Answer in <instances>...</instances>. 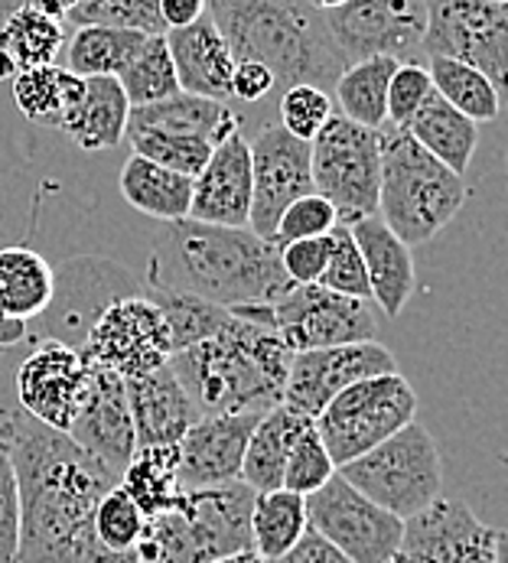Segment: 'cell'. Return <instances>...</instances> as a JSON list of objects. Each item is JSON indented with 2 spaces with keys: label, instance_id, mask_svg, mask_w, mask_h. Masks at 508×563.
<instances>
[{
  "label": "cell",
  "instance_id": "obj_16",
  "mask_svg": "<svg viewBox=\"0 0 508 563\" xmlns=\"http://www.w3.org/2000/svg\"><path fill=\"white\" fill-rule=\"evenodd\" d=\"M270 313H274V329L280 332L290 352L368 342L375 339L378 329L372 303L339 297L320 284L287 290L280 300L270 303Z\"/></svg>",
  "mask_w": 508,
  "mask_h": 563
},
{
  "label": "cell",
  "instance_id": "obj_43",
  "mask_svg": "<svg viewBox=\"0 0 508 563\" xmlns=\"http://www.w3.org/2000/svg\"><path fill=\"white\" fill-rule=\"evenodd\" d=\"M336 476V463L330 460L313 420L303 427V433L294 440L290 446V456L284 463V479H280V488L287 492H297V495H313L320 485H327V479Z\"/></svg>",
  "mask_w": 508,
  "mask_h": 563
},
{
  "label": "cell",
  "instance_id": "obj_46",
  "mask_svg": "<svg viewBox=\"0 0 508 563\" xmlns=\"http://www.w3.org/2000/svg\"><path fill=\"white\" fill-rule=\"evenodd\" d=\"M336 225V209H333L323 196L310 192V196L294 199V202L280 212L277 229H274V244H290L300 242V239H320V235H330Z\"/></svg>",
  "mask_w": 508,
  "mask_h": 563
},
{
  "label": "cell",
  "instance_id": "obj_40",
  "mask_svg": "<svg viewBox=\"0 0 508 563\" xmlns=\"http://www.w3.org/2000/svg\"><path fill=\"white\" fill-rule=\"evenodd\" d=\"M118 85H121L131 108L154 104V101H164L169 95H176L179 81H176V69H173V59H169L167 40L164 36H147L144 49L118 76Z\"/></svg>",
  "mask_w": 508,
  "mask_h": 563
},
{
  "label": "cell",
  "instance_id": "obj_21",
  "mask_svg": "<svg viewBox=\"0 0 508 563\" xmlns=\"http://www.w3.org/2000/svg\"><path fill=\"white\" fill-rule=\"evenodd\" d=\"M91 460H98L114 479H121L124 466L131 463L137 443H134V423L131 407L124 395V378L91 365L85 398L66 430Z\"/></svg>",
  "mask_w": 508,
  "mask_h": 563
},
{
  "label": "cell",
  "instance_id": "obj_5",
  "mask_svg": "<svg viewBox=\"0 0 508 563\" xmlns=\"http://www.w3.org/2000/svg\"><path fill=\"white\" fill-rule=\"evenodd\" d=\"M254 488L235 483L179 488L167 511L147 518L137 563H212L252 551Z\"/></svg>",
  "mask_w": 508,
  "mask_h": 563
},
{
  "label": "cell",
  "instance_id": "obj_32",
  "mask_svg": "<svg viewBox=\"0 0 508 563\" xmlns=\"http://www.w3.org/2000/svg\"><path fill=\"white\" fill-rule=\"evenodd\" d=\"M56 287V271L49 261L23 244L0 247V313L16 320H36Z\"/></svg>",
  "mask_w": 508,
  "mask_h": 563
},
{
  "label": "cell",
  "instance_id": "obj_18",
  "mask_svg": "<svg viewBox=\"0 0 508 563\" xmlns=\"http://www.w3.org/2000/svg\"><path fill=\"white\" fill-rule=\"evenodd\" d=\"M391 372H398V362H395L391 349H385L375 339L336 345V349L294 352L280 404L317 420V413L333 401L342 388H349L362 378L391 375Z\"/></svg>",
  "mask_w": 508,
  "mask_h": 563
},
{
  "label": "cell",
  "instance_id": "obj_53",
  "mask_svg": "<svg viewBox=\"0 0 508 563\" xmlns=\"http://www.w3.org/2000/svg\"><path fill=\"white\" fill-rule=\"evenodd\" d=\"M30 335V322L16 320V317H3L0 313V352L13 349L16 342H23Z\"/></svg>",
  "mask_w": 508,
  "mask_h": 563
},
{
  "label": "cell",
  "instance_id": "obj_55",
  "mask_svg": "<svg viewBox=\"0 0 508 563\" xmlns=\"http://www.w3.org/2000/svg\"><path fill=\"white\" fill-rule=\"evenodd\" d=\"M16 73H20V69H16V63L0 49V81H10Z\"/></svg>",
  "mask_w": 508,
  "mask_h": 563
},
{
  "label": "cell",
  "instance_id": "obj_2",
  "mask_svg": "<svg viewBox=\"0 0 508 563\" xmlns=\"http://www.w3.org/2000/svg\"><path fill=\"white\" fill-rule=\"evenodd\" d=\"M144 284L199 297L222 310L274 303L294 290L277 244L257 239L252 229H222L192 219L169 222L157 235Z\"/></svg>",
  "mask_w": 508,
  "mask_h": 563
},
{
  "label": "cell",
  "instance_id": "obj_39",
  "mask_svg": "<svg viewBox=\"0 0 508 563\" xmlns=\"http://www.w3.org/2000/svg\"><path fill=\"white\" fill-rule=\"evenodd\" d=\"M151 300L157 303V310L164 313V320L169 325V342H173V352L179 349H189L202 339H212L225 322H229V310L216 307V303H206L199 297H189V294H169V290H154L147 287Z\"/></svg>",
  "mask_w": 508,
  "mask_h": 563
},
{
  "label": "cell",
  "instance_id": "obj_9",
  "mask_svg": "<svg viewBox=\"0 0 508 563\" xmlns=\"http://www.w3.org/2000/svg\"><path fill=\"white\" fill-rule=\"evenodd\" d=\"M411 420H418V395L401 372H391L342 388L317 413L313 427L339 470L395 437Z\"/></svg>",
  "mask_w": 508,
  "mask_h": 563
},
{
  "label": "cell",
  "instance_id": "obj_38",
  "mask_svg": "<svg viewBox=\"0 0 508 563\" xmlns=\"http://www.w3.org/2000/svg\"><path fill=\"white\" fill-rule=\"evenodd\" d=\"M118 485L134 498L144 518L167 511L179 495L176 483V446H147L134 450L131 463L124 466Z\"/></svg>",
  "mask_w": 508,
  "mask_h": 563
},
{
  "label": "cell",
  "instance_id": "obj_31",
  "mask_svg": "<svg viewBox=\"0 0 508 563\" xmlns=\"http://www.w3.org/2000/svg\"><path fill=\"white\" fill-rule=\"evenodd\" d=\"M63 43V20L43 13L33 0H0V49L16 69L53 66Z\"/></svg>",
  "mask_w": 508,
  "mask_h": 563
},
{
  "label": "cell",
  "instance_id": "obj_17",
  "mask_svg": "<svg viewBox=\"0 0 508 563\" xmlns=\"http://www.w3.org/2000/svg\"><path fill=\"white\" fill-rule=\"evenodd\" d=\"M506 534L460 498H433L405 521L398 554L415 563H503Z\"/></svg>",
  "mask_w": 508,
  "mask_h": 563
},
{
  "label": "cell",
  "instance_id": "obj_58",
  "mask_svg": "<svg viewBox=\"0 0 508 563\" xmlns=\"http://www.w3.org/2000/svg\"><path fill=\"white\" fill-rule=\"evenodd\" d=\"M388 563H415V561H411V558H405V554H395Z\"/></svg>",
  "mask_w": 508,
  "mask_h": 563
},
{
  "label": "cell",
  "instance_id": "obj_6",
  "mask_svg": "<svg viewBox=\"0 0 508 563\" xmlns=\"http://www.w3.org/2000/svg\"><path fill=\"white\" fill-rule=\"evenodd\" d=\"M466 202L463 176L433 161L405 128H382L378 219L408 244L430 242Z\"/></svg>",
  "mask_w": 508,
  "mask_h": 563
},
{
  "label": "cell",
  "instance_id": "obj_30",
  "mask_svg": "<svg viewBox=\"0 0 508 563\" xmlns=\"http://www.w3.org/2000/svg\"><path fill=\"white\" fill-rule=\"evenodd\" d=\"M121 196L128 199L131 209L157 219V222H183L189 219V202H192V176L167 169L161 163L144 161L131 154V161L121 169Z\"/></svg>",
  "mask_w": 508,
  "mask_h": 563
},
{
  "label": "cell",
  "instance_id": "obj_26",
  "mask_svg": "<svg viewBox=\"0 0 508 563\" xmlns=\"http://www.w3.org/2000/svg\"><path fill=\"white\" fill-rule=\"evenodd\" d=\"M355 247L365 261V274H368V287H372V303H378V310L395 320L405 313L411 294H415V257L411 247L401 242L382 219L365 216L358 222L349 225Z\"/></svg>",
  "mask_w": 508,
  "mask_h": 563
},
{
  "label": "cell",
  "instance_id": "obj_10",
  "mask_svg": "<svg viewBox=\"0 0 508 563\" xmlns=\"http://www.w3.org/2000/svg\"><path fill=\"white\" fill-rule=\"evenodd\" d=\"M313 192L323 196L339 216V225H352L378 212L382 179V131L358 128L333 114L310 141Z\"/></svg>",
  "mask_w": 508,
  "mask_h": 563
},
{
  "label": "cell",
  "instance_id": "obj_41",
  "mask_svg": "<svg viewBox=\"0 0 508 563\" xmlns=\"http://www.w3.org/2000/svg\"><path fill=\"white\" fill-rule=\"evenodd\" d=\"M144 525H147L144 511L134 505V498L121 485L108 488L95 508V538L118 561L137 563L134 561V548L144 534Z\"/></svg>",
  "mask_w": 508,
  "mask_h": 563
},
{
  "label": "cell",
  "instance_id": "obj_4",
  "mask_svg": "<svg viewBox=\"0 0 508 563\" xmlns=\"http://www.w3.org/2000/svg\"><path fill=\"white\" fill-rule=\"evenodd\" d=\"M206 16L232 49L235 63H261L277 88H327L342 73L323 10L310 0H206Z\"/></svg>",
  "mask_w": 508,
  "mask_h": 563
},
{
  "label": "cell",
  "instance_id": "obj_57",
  "mask_svg": "<svg viewBox=\"0 0 508 563\" xmlns=\"http://www.w3.org/2000/svg\"><path fill=\"white\" fill-rule=\"evenodd\" d=\"M310 3H313L317 10H323V13H327V10H336V7H342L345 0H310Z\"/></svg>",
  "mask_w": 508,
  "mask_h": 563
},
{
  "label": "cell",
  "instance_id": "obj_7",
  "mask_svg": "<svg viewBox=\"0 0 508 563\" xmlns=\"http://www.w3.org/2000/svg\"><path fill=\"white\" fill-rule=\"evenodd\" d=\"M235 128H242V118L229 104L176 91L164 101L131 108L124 137L137 157L196 176L209 161L212 147Z\"/></svg>",
  "mask_w": 508,
  "mask_h": 563
},
{
  "label": "cell",
  "instance_id": "obj_1",
  "mask_svg": "<svg viewBox=\"0 0 508 563\" xmlns=\"http://www.w3.org/2000/svg\"><path fill=\"white\" fill-rule=\"evenodd\" d=\"M20 488L16 563H124L95 538V508L118 479L82 446L26 410L0 420Z\"/></svg>",
  "mask_w": 508,
  "mask_h": 563
},
{
  "label": "cell",
  "instance_id": "obj_20",
  "mask_svg": "<svg viewBox=\"0 0 508 563\" xmlns=\"http://www.w3.org/2000/svg\"><path fill=\"white\" fill-rule=\"evenodd\" d=\"M88 375L91 362L82 352L66 349L59 342H36L33 352L16 368L20 410L66 433L85 398Z\"/></svg>",
  "mask_w": 508,
  "mask_h": 563
},
{
  "label": "cell",
  "instance_id": "obj_54",
  "mask_svg": "<svg viewBox=\"0 0 508 563\" xmlns=\"http://www.w3.org/2000/svg\"><path fill=\"white\" fill-rule=\"evenodd\" d=\"M33 3H36V7H40L43 13H49V16L63 20V16H66V13H69V10H73L76 3H79V0H33Z\"/></svg>",
  "mask_w": 508,
  "mask_h": 563
},
{
  "label": "cell",
  "instance_id": "obj_22",
  "mask_svg": "<svg viewBox=\"0 0 508 563\" xmlns=\"http://www.w3.org/2000/svg\"><path fill=\"white\" fill-rule=\"evenodd\" d=\"M261 413H202L176 443V483L179 488L235 483L242 456Z\"/></svg>",
  "mask_w": 508,
  "mask_h": 563
},
{
  "label": "cell",
  "instance_id": "obj_36",
  "mask_svg": "<svg viewBox=\"0 0 508 563\" xmlns=\"http://www.w3.org/2000/svg\"><path fill=\"white\" fill-rule=\"evenodd\" d=\"M423 66H427L433 91L446 104H453L460 114H466L473 124H489L503 114V91L479 69L456 63V59H443V56H430Z\"/></svg>",
  "mask_w": 508,
  "mask_h": 563
},
{
  "label": "cell",
  "instance_id": "obj_48",
  "mask_svg": "<svg viewBox=\"0 0 508 563\" xmlns=\"http://www.w3.org/2000/svg\"><path fill=\"white\" fill-rule=\"evenodd\" d=\"M280 247V267L294 287H310L320 284L330 251H333V232L320 239H300V242L277 244Z\"/></svg>",
  "mask_w": 508,
  "mask_h": 563
},
{
  "label": "cell",
  "instance_id": "obj_59",
  "mask_svg": "<svg viewBox=\"0 0 508 563\" xmlns=\"http://www.w3.org/2000/svg\"><path fill=\"white\" fill-rule=\"evenodd\" d=\"M489 3H506V0H489Z\"/></svg>",
  "mask_w": 508,
  "mask_h": 563
},
{
  "label": "cell",
  "instance_id": "obj_51",
  "mask_svg": "<svg viewBox=\"0 0 508 563\" xmlns=\"http://www.w3.org/2000/svg\"><path fill=\"white\" fill-rule=\"evenodd\" d=\"M274 88H277V81L270 76V69H264L261 63H235V73H232V98L261 101Z\"/></svg>",
  "mask_w": 508,
  "mask_h": 563
},
{
  "label": "cell",
  "instance_id": "obj_56",
  "mask_svg": "<svg viewBox=\"0 0 508 563\" xmlns=\"http://www.w3.org/2000/svg\"><path fill=\"white\" fill-rule=\"evenodd\" d=\"M212 563H264L254 551H242V554H232V558H222V561H212Z\"/></svg>",
  "mask_w": 508,
  "mask_h": 563
},
{
  "label": "cell",
  "instance_id": "obj_14",
  "mask_svg": "<svg viewBox=\"0 0 508 563\" xmlns=\"http://www.w3.org/2000/svg\"><path fill=\"white\" fill-rule=\"evenodd\" d=\"M303 501L307 528L327 538L352 563H388L398 554L405 521L368 501L339 473Z\"/></svg>",
  "mask_w": 508,
  "mask_h": 563
},
{
  "label": "cell",
  "instance_id": "obj_49",
  "mask_svg": "<svg viewBox=\"0 0 508 563\" xmlns=\"http://www.w3.org/2000/svg\"><path fill=\"white\" fill-rule=\"evenodd\" d=\"M20 551V488L7 446L0 443V563H16Z\"/></svg>",
  "mask_w": 508,
  "mask_h": 563
},
{
  "label": "cell",
  "instance_id": "obj_15",
  "mask_svg": "<svg viewBox=\"0 0 508 563\" xmlns=\"http://www.w3.org/2000/svg\"><path fill=\"white\" fill-rule=\"evenodd\" d=\"M82 355L91 365L121 375L124 382L167 365L173 355L169 325L151 294L108 303L88 329Z\"/></svg>",
  "mask_w": 508,
  "mask_h": 563
},
{
  "label": "cell",
  "instance_id": "obj_28",
  "mask_svg": "<svg viewBox=\"0 0 508 563\" xmlns=\"http://www.w3.org/2000/svg\"><path fill=\"white\" fill-rule=\"evenodd\" d=\"M307 423H310V417L290 410L287 404H274L270 410H264L261 420L254 423L252 437H249L239 479L249 488H254V492L280 488L284 463L290 456V446L303 433Z\"/></svg>",
  "mask_w": 508,
  "mask_h": 563
},
{
  "label": "cell",
  "instance_id": "obj_29",
  "mask_svg": "<svg viewBox=\"0 0 508 563\" xmlns=\"http://www.w3.org/2000/svg\"><path fill=\"white\" fill-rule=\"evenodd\" d=\"M405 131L433 161H440L456 176H463L470 169V163L476 157V147H479V124H473L453 104H446L437 91L427 95L421 111L411 118V124Z\"/></svg>",
  "mask_w": 508,
  "mask_h": 563
},
{
  "label": "cell",
  "instance_id": "obj_3",
  "mask_svg": "<svg viewBox=\"0 0 508 563\" xmlns=\"http://www.w3.org/2000/svg\"><path fill=\"white\" fill-rule=\"evenodd\" d=\"M294 352L274 329L270 303L229 310V322L169 355V372L202 413H264L280 404Z\"/></svg>",
  "mask_w": 508,
  "mask_h": 563
},
{
  "label": "cell",
  "instance_id": "obj_50",
  "mask_svg": "<svg viewBox=\"0 0 508 563\" xmlns=\"http://www.w3.org/2000/svg\"><path fill=\"white\" fill-rule=\"evenodd\" d=\"M267 563H352L342 551H336L327 538H320L313 528H307L303 534H300V541L287 551V554H280L277 561H267Z\"/></svg>",
  "mask_w": 508,
  "mask_h": 563
},
{
  "label": "cell",
  "instance_id": "obj_42",
  "mask_svg": "<svg viewBox=\"0 0 508 563\" xmlns=\"http://www.w3.org/2000/svg\"><path fill=\"white\" fill-rule=\"evenodd\" d=\"M66 23L73 26H111V30H137L147 36H164L161 0H79Z\"/></svg>",
  "mask_w": 508,
  "mask_h": 563
},
{
  "label": "cell",
  "instance_id": "obj_11",
  "mask_svg": "<svg viewBox=\"0 0 508 563\" xmlns=\"http://www.w3.org/2000/svg\"><path fill=\"white\" fill-rule=\"evenodd\" d=\"M147 284L134 277L128 267L108 257H73L56 271V287L49 307L36 317V329L26 339L36 342H59L66 349L82 352L88 329L104 313L108 303L121 297H141Z\"/></svg>",
  "mask_w": 508,
  "mask_h": 563
},
{
  "label": "cell",
  "instance_id": "obj_25",
  "mask_svg": "<svg viewBox=\"0 0 508 563\" xmlns=\"http://www.w3.org/2000/svg\"><path fill=\"white\" fill-rule=\"evenodd\" d=\"M176 69L179 91L212 98V101H229L232 98V73H235V56L212 26L209 16H199L189 26L167 30L164 33Z\"/></svg>",
  "mask_w": 508,
  "mask_h": 563
},
{
  "label": "cell",
  "instance_id": "obj_52",
  "mask_svg": "<svg viewBox=\"0 0 508 563\" xmlns=\"http://www.w3.org/2000/svg\"><path fill=\"white\" fill-rule=\"evenodd\" d=\"M161 16L167 30H179L206 16V0H161Z\"/></svg>",
  "mask_w": 508,
  "mask_h": 563
},
{
  "label": "cell",
  "instance_id": "obj_34",
  "mask_svg": "<svg viewBox=\"0 0 508 563\" xmlns=\"http://www.w3.org/2000/svg\"><path fill=\"white\" fill-rule=\"evenodd\" d=\"M85 79L53 66L20 69L13 76V101L16 108L40 128H59L69 108L82 98Z\"/></svg>",
  "mask_w": 508,
  "mask_h": 563
},
{
  "label": "cell",
  "instance_id": "obj_19",
  "mask_svg": "<svg viewBox=\"0 0 508 563\" xmlns=\"http://www.w3.org/2000/svg\"><path fill=\"white\" fill-rule=\"evenodd\" d=\"M252 212L249 229L257 239L274 242V229L280 212L313 192L310 176V144L287 134L277 121L264 124L252 144Z\"/></svg>",
  "mask_w": 508,
  "mask_h": 563
},
{
  "label": "cell",
  "instance_id": "obj_8",
  "mask_svg": "<svg viewBox=\"0 0 508 563\" xmlns=\"http://www.w3.org/2000/svg\"><path fill=\"white\" fill-rule=\"evenodd\" d=\"M336 473L368 501H375L401 521H408L433 498H440L443 485V463L437 443L418 420H411L358 460L339 466Z\"/></svg>",
  "mask_w": 508,
  "mask_h": 563
},
{
  "label": "cell",
  "instance_id": "obj_13",
  "mask_svg": "<svg viewBox=\"0 0 508 563\" xmlns=\"http://www.w3.org/2000/svg\"><path fill=\"white\" fill-rule=\"evenodd\" d=\"M323 23L345 66L372 56L427 63L421 49L427 0H345L323 13Z\"/></svg>",
  "mask_w": 508,
  "mask_h": 563
},
{
  "label": "cell",
  "instance_id": "obj_24",
  "mask_svg": "<svg viewBox=\"0 0 508 563\" xmlns=\"http://www.w3.org/2000/svg\"><path fill=\"white\" fill-rule=\"evenodd\" d=\"M124 395H128V407H131L137 450L176 446L183 440V433L199 420V410L192 407L189 395L169 372V365H161L141 378H128Z\"/></svg>",
  "mask_w": 508,
  "mask_h": 563
},
{
  "label": "cell",
  "instance_id": "obj_12",
  "mask_svg": "<svg viewBox=\"0 0 508 563\" xmlns=\"http://www.w3.org/2000/svg\"><path fill=\"white\" fill-rule=\"evenodd\" d=\"M423 59L443 56L479 69L499 91L508 69V7L489 0H427Z\"/></svg>",
  "mask_w": 508,
  "mask_h": 563
},
{
  "label": "cell",
  "instance_id": "obj_33",
  "mask_svg": "<svg viewBox=\"0 0 508 563\" xmlns=\"http://www.w3.org/2000/svg\"><path fill=\"white\" fill-rule=\"evenodd\" d=\"M398 69V59L391 56H372L342 66L333 81L339 114L358 128L382 131L388 124V81Z\"/></svg>",
  "mask_w": 508,
  "mask_h": 563
},
{
  "label": "cell",
  "instance_id": "obj_23",
  "mask_svg": "<svg viewBox=\"0 0 508 563\" xmlns=\"http://www.w3.org/2000/svg\"><path fill=\"white\" fill-rule=\"evenodd\" d=\"M252 212V154L242 128L219 141L206 166L192 176L189 219L222 229H249Z\"/></svg>",
  "mask_w": 508,
  "mask_h": 563
},
{
  "label": "cell",
  "instance_id": "obj_47",
  "mask_svg": "<svg viewBox=\"0 0 508 563\" xmlns=\"http://www.w3.org/2000/svg\"><path fill=\"white\" fill-rule=\"evenodd\" d=\"M430 91H433V85L427 76V66L398 63V69L391 73V81H388V124L408 128Z\"/></svg>",
  "mask_w": 508,
  "mask_h": 563
},
{
  "label": "cell",
  "instance_id": "obj_45",
  "mask_svg": "<svg viewBox=\"0 0 508 563\" xmlns=\"http://www.w3.org/2000/svg\"><path fill=\"white\" fill-rule=\"evenodd\" d=\"M320 287L333 290L339 297H352V300H365L372 303V287H368V274H365V261L355 247V239L349 232V225L333 229V251L327 261V271L320 277Z\"/></svg>",
  "mask_w": 508,
  "mask_h": 563
},
{
  "label": "cell",
  "instance_id": "obj_27",
  "mask_svg": "<svg viewBox=\"0 0 508 563\" xmlns=\"http://www.w3.org/2000/svg\"><path fill=\"white\" fill-rule=\"evenodd\" d=\"M131 104L118 79L91 76L85 79L82 98L69 108L59 131H66L82 151H111L124 137Z\"/></svg>",
  "mask_w": 508,
  "mask_h": 563
},
{
  "label": "cell",
  "instance_id": "obj_44",
  "mask_svg": "<svg viewBox=\"0 0 508 563\" xmlns=\"http://www.w3.org/2000/svg\"><path fill=\"white\" fill-rule=\"evenodd\" d=\"M277 114H280V128L300 141H313L323 124L333 118V98L327 95V88H317V85H290L280 91V104H277Z\"/></svg>",
  "mask_w": 508,
  "mask_h": 563
},
{
  "label": "cell",
  "instance_id": "obj_35",
  "mask_svg": "<svg viewBox=\"0 0 508 563\" xmlns=\"http://www.w3.org/2000/svg\"><path fill=\"white\" fill-rule=\"evenodd\" d=\"M307 531V501L297 492L270 488L254 492L252 505V551L261 561H277Z\"/></svg>",
  "mask_w": 508,
  "mask_h": 563
},
{
  "label": "cell",
  "instance_id": "obj_37",
  "mask_svg": "<svg viewBox=\"0 0 508 563\" xmlns=\"http://www.w3.org/2000/svg\"><path fill=\"white\" fill-rule=\"evenodd\" d=\"M147 33L137 30H111V26H79L69 43V73L91 79L108 76L118 79L131 59L144 49Z\"/></svg>",
  "mask_w": 508,
  "mask_h": 563
}]
</instances>
